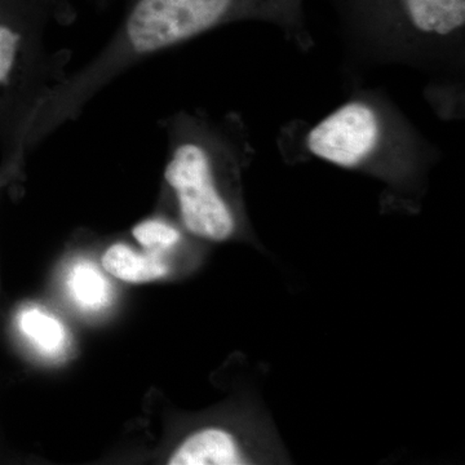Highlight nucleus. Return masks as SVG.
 <instances>
[{"instance_id": "f257e3e1", "label": "nucleus", "mask_w": 465, "mask_h": 465, "mask_svg": "<svg viewBox=\"0 0 465 465\" xmlns=\"http://www.w3.org/2000/svg\"><path fill=\"white\" fill-rule=\"evenodd\" d=\"M242 21L272 24L302 45L308 39L304 0H134L105 45L52 88L48 109L61 121H75L104 88L131 67Z\"/></svg>"}, {"instance_id": "f03ea898", "label": "nucleus", "mask_w": 465, "mask_h": 465, "mask_svg": "<svg viewBox=\"0 0 465 465\" xmlns=\"http://www.w3.org/2000/svg\"><path fill=\"white\" fill-rule=\"evenodd\" d=\"M161 125L167 139L163 182L183 229L204 241L231 240L238 219L225 183L249 150L243 125L235 116L202 112H179Z\"/></svg>"}, {"instance_id": "7ed1b4c3", "label": "nucleus", "mask_w": 465, "mask_h": 465, "mask_svg": "<svg viewBox=\"0 0 465 465\" xmlns=\"http://www.w3.org/2000/svg\"><path fill=\"white\" fill-rule=\"evenodd\" d=\"M70 15L67 0H0V150L69 73L72 52L52 50L48 32Z\"/></svg>"}, {"instance_id": "20e7f679", "label": "nucleus", "mask_w": 465, "mask_h": 465, "mask_svg": "<svg viewBox=\"0 0 465 465\" xmlns=\"http://www.w3.org/2000/svg\"><path fill=\"white\" fill-rule=\"evenodd\" d=\"M342 24L365 42H397L402 50L440 52L460 45L465 0H332Z\"/></svg>"}, {"instance_id": "39448f33", "label": "nucleus", "mask_w": 465, "mask_h": 465, "mask_svg": "<svg viewBox=\"0 0 465 465\" xmlns=\"http://www.w3.org/2000/svg\"><path fill=\"white\" fill-rule=\"evenodd\" d=\"M388 116L378 101L354 97L308 131L305 149L338 167H367L399 143V127Z\"/></svg>"}, {"instance_id": "423d86ee", "label": "nucleus", "mask_w": 465, "mask_h": 465, "mask_svg": "<svg viewBox=\"0 0 465 465\" xmlns=\"http://www.w3.org/2000/svg\"><path fill=\"white\" fill-rule=\"evenodd\" d=\"M170 465L246 464L234 436L223 428H204L185 439L168 459Z\"/></svg>"}, {"instance_id": "0eeeda50", "label": "nucleus", "mask_w": 465, "mask_h": 465, "mask_svg": "<svg viewBox=\"0 0 465 465\" xmlns=\"http://www.w3.org/2000/svg\"><path fill=\"white\" fill-rule=\"evenodd\" d=\"M104 269L125 283L154 282L170 274V265L161 253L139 252L128 244L113 243L101 258Z\"/></svg>"}, {"instance_id": "6e6552de", "label": "nucleus", "mask_w": 465, "mask_h": 465, "mask_svg": "<svg viewBox=\"0 0 465 465\" xmlns=\"http://www.w3.org/2000/svg\"><path fill=\"white\" fill-rule=\"evenodd\" d=\"M16 322L24 338L43 356L56 358L66 351L69 344L66 327L45 309L36 305L23 308L18 312Z\"/></svg>"}, {"instance_id": "1a4fd4ad", "label": "nucleus", "mask_w": 465, "mask_h": 465, "mask_svg": "<svg viewBox=\"0 0 465 465\" xmlns=\"http://www.w3.org/2000/svg\"><path fill=\"white\" fill-rule=\"evenodd\" d=\"M66 287L79 308L97 312L108 307L112 289L105 275L87 259L76 260L67 272Z\"/></svg>"}, {"instance_id": "9d476101", "label": "nucleus", "mask_w": 465, "mask_h": 465, "mask_svg": "<svg viewBox=\"0 0 465 465\" xmlns=\"http://www.w3.org/2000/svg\"><path fill=\"white\" fill-rule=\"evenodd\" d=\"M133 237L150 252L166 255L183 241V232L163 217H150L134 226Z\"/></svg>"}]
</instances>
